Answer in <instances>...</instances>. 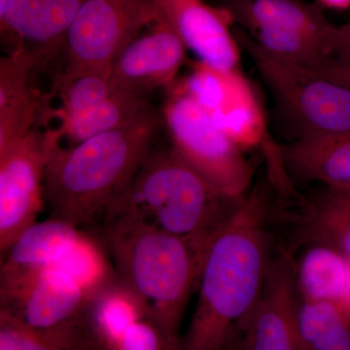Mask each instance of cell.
Segmentation results:
<instances>
[{"mask_svg":"<svg viewBox=\"0 0 350 350\" xmlns=\"http://www.w3.org/2000/svg\"><path fill=\"white\" fill-rule=\"evenodd\" d=\"M40 66L38 57L22 45L0 59V152L36 130L43 117L45 107L31 84Z\"/></svg>","mask_w":350,"mask_h":350,"instance_id":"obj_16","label":"cell"},{"mask_svg":"<svg viewBox=\"0 0 350 350\" xmlns=\"http://www.w3.org/2000/svg\"><path fill=\"white\" fill-rule=\"evenodd\" d=\"M243 198L219 190L170 146L151 151L103 216L137 219L184 239L204 257Z\"/></svg>","mask_w":350,"mask_h":350,"instance_id":"obj_4","label":"cell"},{"mask_svg":"<svg viewBox=\"0 0 350 350\" xmlns=\"http://www.w3.org/2000/svg\"><path fill=\"white\" fill-rule=\"evenodd\" d=\"M91 296L54 267L0 282V313L36 329L50 328L80 317Z\"/></svg>","mask_w":350,"mask_h":350,"instance_id":"obj_11","label":"cell"},{"mask_svg":"<svg viewBox=\"0 0 350 350\" xmlns=\"http://www.w3.org/2000/svg\"><path fill=\"white\" fill-rule=\"evenodd\" d=\"M296 329L300 350H350V304L298 301Z\"/></svg>","mask_w":350,"mask_h":350,"instance_id":"obj_23","label":"cell"},{"mask_svg":"<svg viewBox=\"0 0 350 350\" xmlns=\"http://www.w3.org/2000/svg\"><path fill=\"white\" fill-rule=\"evenodd\" d=\"M329 57L350 66V22L334 27L329 44Z\"/></svg>","mask_w":350,"mask_h":350,"instance_id":"obj_28","label":"cell"},{"mask_svg":"<svg viewBox=\"0 0 350 350\" xmlns=\"http://www.w3.org/2000/svg\"><path fill=\"white\" fill-rule=\"evenodd\" d=\"M187 48L180 38L158 19L146 33L129 44L113 64L115 89L142 94L156 90L169 91L186 61Z\"/></svg>","mask_w":350,"mask_h":350,"instance_id":"obj_13","label":"cell"},{"mask_svg":"<svg viewBox=\"0 0 350 350\" xmlns=\"http://www.w3.org/2000/svg\"><path fill=\"white\" fill-rule=\"evenodd\" d=\"M53 267L75 280L91 299L119 278L98 239L85 231L72 248Z\"/></svg>","mask_w":350,"mask_h":350,"instance_id":"obj_25","label":"cell"},{"mask_svg":"<svg viewBox=\"0 0 350 350\" xmlns=\"http://www.w3.org/2000/svg\"><path fill=\"white\" fill-rule=\"evenodd\" d=\"M301 234L308 243L327 246L350 260V198L327 189L306 209Z\"/></svg>","mask_w":350,"mask_h":350,"instance_id":"obj_24","label":"cell"},{"mask_svg":"<svg viewBox=\"0 0 350 350\" xmlns=\"http://www.w3.org/2000/svg\"><path fill=\"white\" fill-rule=\"evenodd\" d=\"M319 71L322 75L337 82L338 84L344 85V86L350 89V66H345L334 61V59H326L319 66L312 68Z\"/></svg>","mask_w":350,"mask_h":350,"instance_id":"obj_29","label":"cell"},{"mask_svg":"<svg viewBox=\"0 0 350 350\" xmlns=\"http://www.w3.org/2000/svg\"><path fill=\"white\" fill-rule=\"evenodd\" d=\"M86 0H15L3 24L2 38L24 46L47 63L64 50V39Z\"/></svg>","mask_w":350,"mask_h":350,"instance_id":"obj_15","label":"cell"},{"mask_svg":"<svg viewBox=\"0 0 350 350\" xmlns=\"http://www.w3.org/2000/svg\"><path fill=\"white\" fill-rule=\"evenodd\" d=\"M167 92L162 116L170 147L219 190L243 198L250 192L254 170L243 149L214 123L183 83Z\"/></svg>","mask_w":350,"mask_h":350,"instance_id":"obj_6","label":"cell"},{"mask_svg":"<svg viewBox=\"0 0 350 350\" xmlns=\"http://www.w3.org/2000/svg\"><path fill=\"white\" fill-rule=\"evenodd\" d=\"M268 218L264 191L253 188L204 255L194 313L177 350H225L243 333L268 269Z\"/></svg>","mask_w":350,"mask_h":350,"instance_id":"obj_1","label":"cell"},{"mask_svg":"<svg viewBox=\"0 0 350 350\" xmlns=\"http://www.w3.org/2000/svg\"><path fill=\"white\" fill-rule=\"evenodd\" d=\"M225 350H244L243 349V333L239 334L238 337L234 338V340L226 347Z\"/></svg>","mask_w":350,"mask_h":350,"instance_id":"obj_32","label":"cell"},{"mask_svg":"<svg viewBox=\"0 0 350 350\" xmlns=\"http://www.w3.org/2000/svg\"><path fill=\"white\" fill-rule=\"evenodd\" d=\"M317 5L329 10L347 11L350 9V0H315Z\"/></svg>","mask_w":350,"mask_h":350,"instance_id":"obj_30","label":"cell"},{"mask_svg":"<svg viewBox=\"0 0 350 350\" xmlns=\"http://www.w3.org/2000/svg\"><path fill=\"white\" fill-rule=\"evenodd\" d=\"M150 107L147 96L115 89L109 98L96 107L76 116L57 120L59 125L55 129L61 142L64 139L68 146H73L131 123Z\"/></svg>","mask_w":350,"mask_h":350,"instance_id":"obj_22","label":"cell"},{"mask_svg":"<svg viewBox=\"0 0 350 350\" xmlns=\"http://www.w3.org/2000/svg\"><path fill=\"white\" fill-rule=\"evenodd\" d=\"M158 19L180 38L200 63L219 70H236L241 48L234 21L224 6L204 0H154Z\"/></svg>","mask_w":350,"mask_h":350,"instance_id":"obj_12","label":"cell"},{"mask_svg":"<svg viewBox=\"0 0 350 350\" xmlns=\"http://www.w3.org/2000/svg\"><path fill=\"white\" fill-rule=\"evenodd\" d=\"M83 230L55 217L27 227L2 251L0 282L52 268L72 248Z\"/></svg>","mask_w":350,"mask_h":350,"instance_id":"obj_17","label":"cell"},{"mask_svg":"<svg viewBox=\"0 0 350 350\" xmlns=\"http://www.w3.org/2000/svg\"><path fill=\"white\" fill-rule=\"evenodd\" d=\"M234 32L299 137L350 131L349 88L262 49L243 29Z\"/></svg>","mask_w":350,"mask_h":350,"instance_id":"obj_5","label":"cell"},{"mask_svg":"<svg viewBox=\"0 0 350 350\" xmlns=\"http://www.w3.org/2000/svg\"><path fill=\"white\" fill-rule=\"evenodd\" d=\"M84 314L101 350L139 320L150 319L144 301L120 278L92 297Z\"/></svg>","mask_w":350,"mask_h":350,"instance_id":"obj_21","label":"cell"},{"mask_svg":"<svg viewBox=\"0 0 350 350\" xmlns=\"http://www.w3.org/2000/svg\"><path fill=\"white\" fill-rule=\"evenodd\" d=\"M0 350H101L84 313L59 325L36 329L0 313Z\"/></svg>","mask_w":350,"mask_h":350,"instance_id":"obj_20","label":"cell"},{"mask_svg":"<svg viewBox=\"0 0 350 350\" xmlns=\"http://www.w3.org/2000/svg\"><path fill=\"white\" fill-rule=\"evenodd\" d=\"M295 269L286 253L269 260L256 308L243 332L244 350H300Z\"/></svg>","mask_w":350,"mask_h":350,"instance_id":"obj_14","label":"cell"},{"mask_svg":"<svg viewBox=\"0 0 350 350\" xmlns=\"http://www.w3.org/2000/svg\"><path fill=\"white\" fill-rule=\"evenodd\" d=\"M157 20L154 0H86L64 39L66 64L57 84L83 73L111 76L119 55Z\"/></svg>","mask_w":350,"mask_h":350,"instance_id":"obj_7","label":"cell"},{"mask_svg":"<svg viewBox=\"0 0 350 350\" xmlns=\"http://www.w3.org/2000/svg\"><path fill=\"white\" fill-rule=\"evenodd\" d=\"M103 350H174L150 319L137 323Z\"/></svg>","mask_w":350,"mask_h":350,"instance_id":"obj_27","label":"cell"},{"mask_svg":"<svg viewBox=\"0 0 350 350\" xmlns=\"http://www.w3.org/2000/svg\"><path fill=\"white\" fill-rule=\"evenodd\" d=\"M182 83L214 123L241 149L262 147L276 186L289 181L280 146L269 137L254 88L241 69L219 70L198 61Z\"/></svg>","mask_w":350,"mask_h":350,"instance_id":"obj_9","label":"cell"},{"mask_svg":"<svg viewBox=\"0 0 350 350\" xmlns=\"http://www.w3.org/2000/svg\"><path fill=\"white\" fill-rule=\"evenodd\" d=\"M294 269L301 300L350 304V260L344 255L312 243Z\"/></svg>","mask_w":350,"mask_h":350,"instance_id":"obj_19","label":"cell"},{"mask_svg":"<svg viewBox=\"0 0 350 350\" xmlns=\"http://www.w3.org/2000/svg\"><path fill=\"white\" fill-rule=\"evenodd\" d=\"M94 227L93 234L120 280L144 301L152 321L177 350L204 257L184 239L128 216L105 215Z\"/></svg>","mask_w":350,"mask_h":350,"instance_id":"obj_3","label":"cell"},{"mask_svg":"<svg viewBox=\"0 0 350 350\" xmlns=\"http://www.w3.org/2000/svg\"><path fill=\"white\" fill-rule=\"evenodd\" d=\"M331 189L337 190L338 192H342V194H345V196H347V197L350 198V183L347 184V185L340 186V187Z\"/></svg>","mask_w":350,"mask_h":350,"instance_id":"obj_33","label":"cell"},{"mask_svg":"<svg viewBox=\"0 0 350 350\" xmlns=\"http://www.w3.org/2000/svg\"><path fill=\"white\" fill-rule=\"evenodd\" d=\"M61 146L56 129H36L0 152V252L38 221L45 206L46 167Z\"/></svg>","mask_w":350,"mask_h":350,"instance_id":"obj_10","label":"cell"},{"mask_svg":"<svg viewBox=\"0 0 350 350\" xmlns=\"http://www.w3.org/2000/svg\"><path fill=\"white\" fill-rule=\"evenodd\" d=\"M286 170L328 188L350 183V131L303 135L280 146Z\"/></svg>","mask_w":350,"mask_h":350,"instance_id":"obj_18","label":"cell"},{"mask_svg":"<svg viewBox=\"0 0 350 350\" xmlns=\"http://www.w3.org/2000/svg\"><path fill=\"white\" fill-rule=\"evenodd\" d=\"M234 24L275 56L314 68L329 59L335 25L317 3L303 0H224Z\"/></svg>","mask_w":350,"mask_h":350,"instance_id":"obj_8","label":"cell"},{"mask_svg":"<svg viewBox=\"0 0 350 350\" xmlns=\"http://www.w3.org/2000/svg\"><path fill=\"white\" fill-rule=\"evenodd\" d=\"M15 0H0V25L5 22Z\"/></svg>","mask_w":350,"mask_h":350,"instance_id":"obj_31","label":"cell"},{"mask_svg":"<svg viewBox=\"0 0 350 350\" xmlns=\"http://www.w3.org/2000/svg\"><path fill=\"white\" fill-rule=\"evenodd\" d=\"M61 107H47L44 116L57 120L76 116L96 107L115 91L110 75L98 72L83 73L56 85Z\"/></svg>","mask_w":350,"mask_h":350,"instance_id":"obj_26","label":"cell"},{"mask_svg":"<svg viewBox=\"0 0 350 350\" xmlns=\"http://www.w3.org/2000/svg\"><path fill=\"white\" fill-rule=\"evenodd\" d=\"M163 124L150 107L131 123L73 146H61L46 167L44 199L51 217L96 226L125 193L153 150Z\"/></svg>","mask_w":350,"mask_h":350,"instance_id":"obj_2","label":"cell"}]
</instances>
